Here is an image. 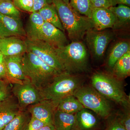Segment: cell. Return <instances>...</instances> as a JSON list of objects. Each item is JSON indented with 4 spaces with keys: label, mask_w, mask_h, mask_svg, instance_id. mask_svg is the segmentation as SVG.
<instances>
[{
    "label": "cell",
    "mask_w": 130,
    "mask_h": 130,
    "mask_svg": "<svg viewBox=\"0 0 130 130\" xmlns=\"http://www.w3.org/2000/svg\"><path fill=\"white\" fill-rule=\"evenodd\" d=\"M63 28L72 41L82 40L89 30L94 28L91 19L79 14L62 0H53Z\"/></svg>",
    "instance_id": "6da1fadb"
},
{
    "label": "cell",
    "mask_w": 130,
    "mask_h": 130,
    "mask_svg": "<svg viewBox=\"0 0 130 130\" xmlns=\"http://www.w3.org/2000/svg\"><path fill=\"white\" fill-rule=\"evenodd\" d=\"M91 86L108 100L113 101L125 109H129L130 97L127 95L122 81L112 74L97 72L91 77Z\"/></svg>",
    "instance_id": "7a4b0ae2"
},
{
    "label": "cell",
    "mask_w": 130,
    "mask_h": 130,
    "mask_svg": "<svg viewBox=\"0 0 130 130\" xmlns=\"http://www.w3.org/2000/svg\"><path fill=\"white\" fill-rule=\"evenodd\" d=\"M22 66L26 77L40 90L59 73L36 55L28 51L23 55Z\"/></svg>",
    "instance_id": "3957f363"
},
{
    "label": "cell",
    "mask_w": 130,
    "mask_h": 130,
    "mask_svg": "<svg viewBox=\"0 0 130 130\" xmlns=\"http://www.w3.org/2000/svg\"><path fill=\"white\" fill-rule=\"evenodd\" d=\"M59 60L66 72L72 74L82 72L87 69L88 55L85 45L80 41L59 48H55Z\"/></svg>",
    "instance_id": "277c9868"
},
{
    "label": "cell",
    "mask_w": 130,
    "mask_h": 130,
    "mask_svg": "<svg viewBox=\"0 0 130 130\" xmlns=\"http://www.w3.org/2000/svg\"><path fill=\"white\" fill-rule=\"evenodd\" d=\"M82 85L83 81L79 77L65 72L58 74L40 91L43 100L58 104L61 99L73 95Z\"/></svg>",
    "instance_id": "5b68a950"
},
{
    "label": "cell",
    "mask_w": 130,
    "mask_h": 130,
    "mask_svg": "<svg viewBox=\"0 0 130 130\" xmlns=\"http://www.w3.org/2000/svg\"><path fill=\"white\" fill-rule=\"evenodd\" d=\"M73 95L84 108L92 110L102 119H107L111 116V107L108 100L92 86L82 85Z\"/></svg>",
    "instance_id": "8992f818"
},
{
    "label": "cell",
    "mask_w": 130,
    "mask_h": 130,
    "mask_svg": "<svg viewBox=\"0 0 130 130\" xmlns=\"http://www.w3.org/2000/svg\"><path fill=\"white\" fill-rule=\"evenodd\" d=\"M24 41L27 51L36 55L59 73L66 72L58 59L54 47L42 40H29L26 38Z\"/></svg>",
    "instance_id": "52a82bcc"
},
{
    "label": "cell",
    "mask_w": 130,
    "mask_h": 130,
    "mask_svg": "<svg viewBox=\"0 0 130 130\" xmlns=\"http://www.w3.org/2000/svg\"><path fill=\"white\" fill-rule=\"evenodd\" d=\"M12 94L22 109L43 100L41 91L28 80L11 84Z\"/></svg>",
    "instance_id": "ba28073f"
},
{
    "label": "cell",
    "mask_w": 130,
    "mask_h": 130,
    "mask_svg": "<svg viewBox=\"0 0 130 130\" xmlns=\"http://www.w3.org/2000/svg\"><path fill=\"white\" fill-rule=\"evenodd\" d=\"M93 29L89 30L86 32V42L94 56L96 58H101L112 37L108 31H95Z\"/></svg>",
    "instance_id": "9c48e42d"
},
{
    "label": "cell",
    "mask_w": 130,
    "mask_h": 130,
    "mask_svg": "<svg viewBox=\"0 0 130 130\" xmlns=\"http://www.w3.org/2000/svg\"><path fill=\"white\" fill-rule=\"evenodd\" d=\"M58 104L50 100H43L26 108L31 116L47 125H53L54 115Z\"/></svg>",
    "instance_id": "30bf717a"
},
{
    "label": "cell",
    "mask_w": 130,
    "mask_h": 130,
    "mask_svg": "<svg viewBox=\"0 0 130 130\" xmlns=\"http://www.w3.org/2000/svg\"><path fill=\"white\" fill-rule=\"evenodd\" d=\"M15 37L26 38L21 18L6 16L0 13V38Z\"/></svg>",
    "instance_id": "8fae6325"
},
{
    "label": "cell",
    "mask_w": 130,
    "mask_h": 130,
    "mask_svg": "<svg viewBox=\"0 0 130 130\" xmlns=\"http://www.w3.org/2000/svg\"><path fill=\"white\" fill-rule=\"evenodd\" d=\"M37 40L46 42L56 48L61 47L68 44L64 32L47 22H44Z\"/></svg>",
    "instance_id": "7c38bea8"
},
{
    "label": "cell",
    "mask_w": 130,
    "mask_h": 130,
    "mask_svg": "<svg viewBox=\"0 0 130 130\" xmlns=\"http://www.w3.org/2000/svg\"><path fill=\"white\" fill-rule=\"evenodd\" d=\"M23 55L5 56L4 64L6 70L7 81L9 83H21L29 79L26 77L23 70Z\"/></svg>",
    "instance_id": "4fadbf2b"
},
{
    "label": "cell",
    "mask_w": 130,
    "mask_h": 130,
    "mask_svg": "<svg viewBox=\"0 0 130 130\" xmlns=\"http://www.w3.org/2000/svg\"><path fill=\"white\" fill-rule=\"evenodd\" d=\"M91 19L94 28L98 31L113 28L116 20L114 14L109 8H93Z\"/></svg>",
    "instance_id": "5bb4252c"
},
{
    "label": "cell",
    "mask_w": 130,
    "mask_h": 130,
    "mask_svg": "<svg viewBox=\"0 0 130 130\" xmlns=\"http://www.w3.org/2000/svg\"><path fill=\"white\" fill-rule=\"evenodd\" d=\"M22 110L13 95L0 102V130L5 128Z\"/></svg>",
    "instance_id": "9a60e30c"
},
{
    "label": "cell",
    "mask_w": 130,
    "mask_h": 130,
    "mask_svg": "<svg viewBox=\"0 0 130 130\" xmlns=\"http://www.w3.org/2000/svg\"><path fill=\"white\" fill-rule=\"evenodd\" d=\"M0 51L7 56L24 54L27 50L24 39L11 37L0 38Z\"/></svg>",
    "instance_id": "2e32d148"
},
{
    "label": "cell",
    "mask_w": 130,
    "mask_h": 130,
    "mask_svg": "<svg viewBox=\"0 0 130 130\" xmlns=\"http://www.w3.org/2000/svg\"><path fill=\"white\" fill-rule=\"evenodd\" d=\"M53 125L55 130H81L76 113H68L57 109L54 115Z\"/></svg>",
    "instance_id": "e0dca14e"
},
{
    "label": "cell",
    "mask_w": 130,
    "mask_h": 130,
    "mask_svg": "<svg viewBox=\"0 0 130 130\" xmlns=\"http://www.w3.org/2000/svg\"><path fill=\"white\" fill-rule=\"evenodd\" d=\"M44 22L38 12L31 13L25 29L26 38L29 40H37Z\"/></svg>",
    "instance_id": "ac0fdd59"
},
{
    "label": "cell",
    "mask_w": 130,
    "mask_h": 130,
    "mask_svg": "<svg viewBox=\"0 0 130 130\" xmlns=\"http://www.w3.org/2000/svg\"><path fill=\"white\" fill-rule=\"evenodd\" d=\"M77 119L81 130H98L100 126L99 119L86 108L76 113Z\"/></svg>",
    "instance_id": "d6986e66"
},
{
    "label": "cell",
    "mask_w": 130,
    "mask_h": 130,
    "mask_svg": "<svg viewBox=\"0 0 130 130\" xmlns=\"http://www.w3.org/2000/svg\"><path fill=\"white\" fill-rule=\"evenodd\" d=\"M114 77L122 81L130 75V51L117 61L112 67Z\"/></svg>",
    "instance_id": "ffe728a7"
},
{
    "label": "cell",
    "mask_w": 130,
    "mask_h": 130,
    "mask_svg": "<svg viewBox=\"0 0 130 130\" xmlns=\"http://www.w3.org/2000/svg\"><path fill=\"white\" fill-rule=\"evenodd\" d=\"M31 117L27 109H23L2 130H27Z\"/></svg>",
    "instance_id": "44dd1931"
},
{
    "label": "cell",
    "mask_w": 130,
    "mask_h": 130,
    "mask_svg": "<svg viewBox=\"0 0 130 130\" xmlns=\"http://www.w3.org/2000/svg\"><path fill=\"white\" fill-rule=\"evenodd\" d=\"M84 108V107L76 98L71 95L61 99L56 109L68 113L75 114Z\"/></svg>",
    "instance_id": "7402d4cb"
},
{
    "label": "cell",
    "mask_w": 130,
    "mask_h": 130,
    "mask_svg": "<svg viewBox=\"0 0 130 130\" xmlns=\"http://www.w3.org/2000/svg\"><path fill=\"white\" fill-rule=\"evenodd\" d=\"M110 9L114 14L116 20L113 28L123 27L129 23L130 21V8L128 6L119 5L118 6L111 7Z\"/></svg>",
    "instance_id": "603a6c76"
},
{
    "label": "cell",
    "mask_w": 130,
    "mask_h": 130,
    "mask_svg": "<svg viewBox=\"0 0 130 130\" xmlns=\"http://www.w3.org/2000/svg\"><path fill=\"white\" fill-rule=\"evenodd\" d=\"M38 12L44 22L49 23L64 32V29L63 28L57 11L53 3L47 5Z\"/></svg>",
    "instance_id": "cb8c5ba5"
},
{
    "label": "cell",
    "mask_w": 130,
    "mask_h": 130,
    "mask_svg": "<svg viewBox=\"0 0 130 130\" xmlns=\"http://www.w3.org/2000/svg\"><path fill=\"white\" fill-rule=\"evenodd\" d=\"M129 51L130 45L128 42L121 41L116 43L109 54L108 60V66L112 68L116 61Z\"/></svg>",
    "instance_id": "d4e9b609"
},
{
    "label": "cell",
    "mask_w": 130,
    "mask_h": 130,
    "mask_svg": "<svg viewBox=\"0 0 130 130\" xmlns=\"http://www.w3.org/2000/svg\"><path fill=\"white\" fill-rule=\"evenodd\" d=\"M70 5L79 14L91 19L93 8L90 0H70Z\"/></svg>",
    "instance_id": "484cf974"
},
{
    "label": "cell",
    "mask_w": 130,
    "mask_h": 130,
    "mask_svg": "<svg viewBox=\"0 0 130 130\" xmlns=\"http://www.w3.org/2000/svg\"><path fill=\"white\" fill-rule=\"evenodd\" d=\"M0 13L18 18H21L20 11L14 6L12 0H0Z\"/></svg>",
    "instance_id": "4316f807"
},
{
    "label": "cell",
    "mask_w": 130,
    "mask_h": 130,
    "mask_svg": "<svg viewBox=\"0 0 130 130\" xmlns=\"http://www.w3.org/2000/svg\"><path fill=\"white\" fill-rule=\"evenodd\" d=\"M10 84L7 81L0 79V102L12 95Z\"/></svg>",
    "instance_id": "83f0119b"
},
{
    "label": "cell",
    "mask_w": 130,
    "mask_h": 130,
    "mask_svg": "<svg viewBox=\"0 0 130 130\" xmlns=\"http://www.w3.org/2000/svg\"><path fill=\"white\" fill-rule=\"evenodd\" d=\"M15 7L19 10L32 12L33 0H12Z\"/></svg>",
    "instance_id": "f1b7e54d"
},
{
    "label": "cell",
    "mask_w": 130,
    "mask_h": 130,
    "mask_svg": "<svg viewBox=\"0 0 130 130\" xmlns=\"http://www.w3.org/2000/svg\"><path fill=\"white\" fill-rule=\"evenodd\" d=\"M104 130H126L116 115L113 118L110 119L107 123Z\"/></svg>",
    "instance_id": "f546056e"
},
{
    "label": "cell",
    "mask_w": 130,
    "mask_h": 130,
    "mask_svg": "<svg viewBox=\"0 0 130 130\" xmlns=\"http://www.w3.org/2000/svg\"><path fill=\"white\" fill-rule=\"evenodd\" d=\"M125 111L118 116L121 124L126 130H130V113L129 109H125Z\"/></svg>",
    "instance_id": "4dcf8cb0"
},
{
    "label": "cell",
    "mask_w": 130,
    "mask_h": 130,
    "mask_svg": "<svg viewBox=\"0 0 130 130\" xmlns=\"http://www.w3.org/2000/svg\"><path fill=\"white\" fill-rule=\"evenodd\" d=\"M46 125L43 121L31 116L27 130H39Z\"/></svg>",
    "instance_id": "1f68e13d"
},
{
    "label": "cell",
    "mask_w": 130,
    "mask_h": 130,
    "mask_svg": "<svg viewBox=\"0 0 130 130\" xmlns=\"http://www.w3.org/2000/svg\"><path fill=\"white\" fill-rule=\"evenodd\" d=\"M33 7L32 12H38L48 5L53 3V0H33Z\"/></svg>",
    "instance_id": "d6a6232c"
},
{
    "label": "cell",
    "mask_w": 130,
    "mask_h": 130,
    "mask_svg": "<svg viewBox=\"0 0 130 130\" xmlns=\"http://www.w3.org/2000/svg\"><path fill=\"white\" fill-rule=\"evenodd\" d=\"M93 8H109L111 7L109 0H90Z\"/></svg>",
    "instance_id": "836d02e7"
},
{
    "label": "cell",
    "mask_w": 130,
    "mask_h": 130,
    "mask_svg": "<svg viewBox=\"0 0 130 130\" xmlns=\"http://www.w3.org/2000/svg\"><path fill=\"white\" fill-rule=\"evenodd\" d=\"M111 7L115 6L117 5H123L129 6L130 0H109Z\"/></svg>",
    "instance_id": "e575fe53"
},
{
    "label": "cell",
    "mask_w": 130,
    "mask_h": 130,
    "mask_svg": "<svg viewBox=\"0 0 130 130\" xmlns=\"http://www.w3.org/2000/svg\"><path fill=\"white\" fill-rule=\"evenodd\" d=\"M0 79L8 81L6 70L5 65L4 64L1 63H0Z\"/></svg>",
    "instance_id": "d590c367"
},
{
    "label": "cell",
    "mask_w": 130,
    "mask_h": 130,
    "mask_svg": "<svg viewBox=\"0 0 130 130\" xmlns=\"http://www.w3.org/2000/svg\"><path fill=\"white\" fill-rule=\"evenodd\" d=\"M39 130H55L53 125H46L42 127Z\"/></svg>",
    "instance_id": "8d00e7d4"
},
{
    "label": "cell",
    "mask_w": 130,
    "mask_h": 130,
    "mask_svg": "<svg viewBox=\"0 0 130 130\" xmlns=\"http://www.w3.org/2000/svg\"><path fill=\"white\" fill-rule=\"evenodd\" d=\"M5 56L0 51V63L4 64L5 61Z\"/></svg>",
    "instance_id": "74e56055"
},
{
    "label": "cell",
    "mask_w": 130,
    "mask_h": 130,
    "mask_svg": "<svg viewBox=\"0 0 130 130\" xmlns=\"http://www.w3.org/2000/svg\"><path fill=\"white\" fill-rule=\"evenodd\" d=\"M62 1H63L67 5H70V0H62Z\"/></svg>",
    "instance_id": "f35d334b"
}]
</instances>
